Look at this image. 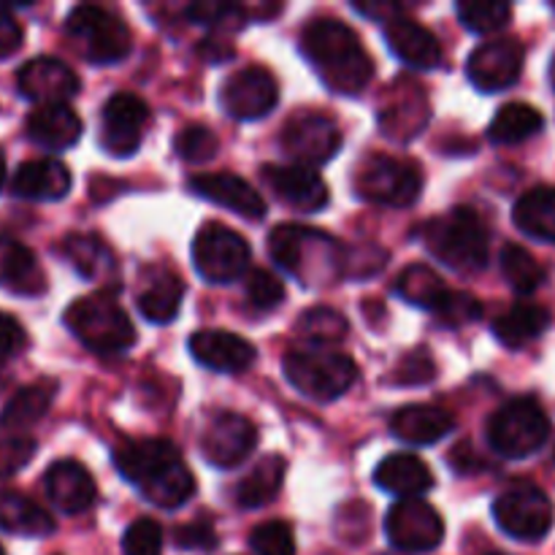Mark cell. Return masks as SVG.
<instances>
[{
    "instance_id": "cell-1",
    "label": "cell",
    "mask_w": 555,
    "mask_h": 555,
    "mask_svg": "<svg viewBox=\"0 0 555 555\" xmlns=\"http://www.w3.org/2000/svg\"><path fill=\"white\" fill-rule=\"evenodd\" d=\"M114 466L144 499L177 509L195 493V477L177 444L166 439H125L114 448Z\"/></svg>"
},
{
    "instance_id": "cell-2",
    "label": "cell",
    "mask_w": 555,
    "mask_h": 555,
    "mask_svg": "<svg viewBox=\"0 0 555 555\" xmlns=\"http://www.w3.org/2000/svg\"><path fill=\"white\" fill-rule=\"evenodd\" d=\"M301 52L336 95H358L374 79V60L361 38L339 20H314L301 33Z\"/></svg>"
},
{
    "instance_id": "cell-25",
    "label": "cell",
    "mask_w": 555,
    "mask_h": 555,
    "mask_svg": "<svg viewBox=\"0 0 555 555\" xmlns=\"http://www.w3.org/2000/svg\"><path fill=\"white\" fill-rule=\"evenodd\" d=\"M70 171L54 157L25 160L11 179V193L27 201H60L70 193Z\"/></svg>"
},
{
    "instance_id": "cell-34",
    "label": "cell",
    "mask_w": 555,
    "mask_h": 555,
    "mask_svg": "<svg viewBox=\"0 0 555 555\" xmlns=\"http://www.w3.org/2000/svg\"><path fill=\"white\" fill-rule=\"evenodd\" d=\"M63 255L81 280H112L117 260L95 233H70L63 242Z\"/></svg>"
},
{
    "instance_id": "cell-20",
    "label": "cell",
    "mask_w": 555,
    "mask_h": 555,
    "mask_svg": "<svg viewBox=\"0 0 555 555\" xmlns=\"http://www.w3.org/2000/svg\"><path fill=\"white\" fill-rule=\"evenodd\" d=\"M263 179L271 188V193L287 204L291 209L304 211V215H312L328 206V184L323 182L314 168L309 166H263Z\"/></svg>"
},
{
    "instance_id": "cell-49",
    "label": "cell",
    "mask_w": 555,
    "mask_h": 555,
    "mask_svg": "<svg viewBox=\"0 0 555 555\" xmlns=\"http://www.w3.org/2000/svg\"><path fill=\"white\" fill-rule=\"evenodd\" d=\"M437 377V366H434L431 356L426 350H415L410 356L401 358L399 369L393 374V383L399 385H426Z\"/></svg>"
},
{
    "instance_id": "cell-26",
    "label": "cell",
    "mask_w": 555,
    "mask_h": 555,
    "mask_svg": "<svg viewBox=\"0 0 555 555\" xmlns=\"http://www.w3.org/2000/svg\"><path fill=\"white\" fill-rule=\"evenodd\" d=\"M0 287L25 298L47 293V276L36 255L5 233H0Z\"/></svg>"
},
{
    "instance_id": "cell-48",
    "label": "cell",
    "mask_w": 555,
    "mask_h": 555,
    "mask_svg": "<svg viewBox=\"0 0 555 555\" xmlns=\"http://www.w3.org/2000/svg\"><path fill=\"white\" fill-rule=\"evenodd\" d=\"M188 16L209 27H236L247 20V9L231 3H195L188 9Z\"/></svg>"
},
{
    "instance_id": "cell-33",
    "label": "cell",
    "mask_w": 555,
    "mask_h": 555,
    "mask_svg": "<svg viewBox=\"0 0 555 555\" xmlns=\"http://www.w3.org/2000/svg\"><path fill=\"white\" fill-rule=\"evenodd\" d=\"M513 220L526 236L537 242H555V188L540 184L520 195L513 209Z\"/></svg>"
},
{
    "instance_id": "cell-30",
    "label": "cell",
    "mask_w": 555,
    "mask_h": 555,
    "mask_svg": "<svg viewBox=\"0 0 555 555\" xmlns=\"http://www.w3.org/2000/svg\"><path fill=\"white\" fill-rule=\"evenodd\" d=\"M184 298V282L177 271L166 266H152L150 274L144 276L139 291V312L150 323L166 325L179 314Z\"/></svg>"
},
{
    "instance_id": "cell-4",
    "label": "cell",
    "mask_w": 555,
    "mask_h": 555,
    "mask_svg": "<svg viewBox=\"0 0 555 555\" xmlns=\"http://www.w3.org/2000/svg\"><path fill=\"white\" fill-rule=\"evenodd\" d=\"M423 244L439 263L455 271H482L491 258V233L486 220L469 206H455L423 228Z\"/></svg>"
},
{
    "instance_id": "cell-55",
    "label": "cell",
    "mask_w": 555,
    "mask_h": 555,
    "mask_svg": "<svg viewBox=\"0 0 555 555\" xmlns=\"http://www.w3.org/2000/svg\"><path fill=\"white\" fill-rule=\"evenodd\" d=\"M356 11H361V14L366 16H379L383 22H393L396 14H401V5L396 3H356Z\"/></svg>"
},
{
    "instance_id": "cell-29",
    "label": "cell",
    "mask_w": 555,
    "mask_h": 555,
    "mask_svg": "<svg viewBox=\"0 0 555 555\" xmlns=\"http://www.w3.org/2000/svg\"><path fill=\"white\" fill-rule=\"evenodd\" d=\"M374 482L385 493L399 499H421L434 488V472L412 453H393L374 469Z\"/></svg>"
},
{
    "instance_id": "cell-7",
    "label": "cell",
    "mask_w": 555,
    "mask_h": 555,
    "mask_svg": "<svg viewBox=\"0 0 555 555\" xmlns=\"http://www.w3.org/2000/svg\"><path fill=\"white\" fill-rule=\"evenodd\" d=\"M547 437H551V417L531 396L507 401L488 421V442L509 461H524L540 453Z\"/></svg>"
},
{
    "instance_id": "cell-41",
    "label": "cell",
    "mask_w": 555,
    "mask_h": 555,
    "mask_svg": "<svg viewBox=\"0 0 555 555\" xmlns=\"http://www.w3.org/2000/svg\"><path fill=\"white\" fill-rule=\"evenodd\" d=\"M455 14H459L461 25L472 33H496L502 27H507L513 9L507 3H486V0H461L455 5Z\"/></svg>"
},
{
    "instance_id": "cell-45",
    "label": "cell",
    "mask_w": 555,
    "mask_h": 555,
    "mask_svg": "<svg viewBox=\"0 0 555 555\" xmlns=\"http://www.w3.org/2000/svg\"><path fill=\"white\" fill-rule=\"evenodd\" d=\"M249 547L255 555H298L296 534L285 520H269L249 534Z\"/></svg>"
},
{
    "instance_id": "cell-15",
    "label": "cell",
    "mask_w": 555,
    "mask_h": 555,
    "mask_svg": "<svg viewBox=\"0 0 555 555\" xmlns=\"http://www.w3.org/2000/svg\"><path fill=\"white\" fill-rule=\"evenodd\" d=\"M276 101H280V85L263 65H247L236 70L228 76L220 90V106L225 108L228 117L242 119V122H253L271 114Z\"/></svg>"
},
{
    "instance_id": "cell-53",
    "label": "cell",
    "mask_w": 555,
    "mask_h": 555,
    "mask_svg": "<svg viewBox=\"0 0 555 555\" xmlns=\"http://www.w3.org/2000/svg\"><path fill=\"white\" fill-rule=\"evenodd\" d=\"M450 466H453L455 472H459V475H475L477 469H482V459H480V453H477V450H472V444H459V448L453 450V453H450Z\"/></svg>"
},
{
    "instance_id": "cell-46",
    "label": "cell",
    "mask_w": 555,
    "mask_h": 555,
    "mask_svg": "<svg viewBox=\"0 0 555 555\" xmlns=\"http://www.w3.org/2000/svg\"><path fill=\"white\" fill-rule=\"evenodd\" d=\"M125 555H163V529L157 520L139 518L122 537Z\"/></svg>"
},
{
    "instance_id": "cell-47",
    "label": "cell",
    "mask_w": 555,
    "mask_h": 555,
    "mask_svg": "<svg viewBox=\"0 0 555 555\" xmlns=\"http://www.w3.org/2000/svg\"><path fill=\"white\" fill-rule=\"evenodd\" d=\"M36 439L25 437V434H14V437L0 439V480H9L16 472L25 469L36 455Z\"/></svg>"
},
{
    "instance_id": "cell-36",
    "label": "cell",
    "mask_w": 555,
    "mask_h": 555,
    "mask_svg": "<svg viewBox=\"0 0 555 555\" xmlns=\"http://www.w3.org/2000/svg\"><path fill=\"white\" fill-rule=\"evenodd\" d=\"M0 529L20 537H47L54 531V520L25 493L0 491Z\"/></svg>"
},
{
    "instance_id": "cell-56",
    "label": "cell",
    "mask_w": 555,
    "mask_h": 555,
    "mask_svg": "<svg viewBox=\"0 0 555 555\" xmlns=\"http://www.w3.org/2000/svg\"><path fill=\"white\" fill-rule=\"evenodd\" d=\"M5 182V160H3V152H0V188Z\"/></svg>"
},
{
    "instance_id": "cell-13",
    "label": "cell",
    "mask_w": 555,
    "mask_h": 555,
    "mask_svg": "<svg viewBox=\"0 0 555 555\" xmlns=\"http://www.w3.org/2000/svg\"><path fill=\"white\" fill-rule=\"evenodd\" d=\"M341 130L328 114L298 112L282 128V150L298 166H320L339 152Z\"/></svg>"
},
{
    "instance_id": "cell-59",
    "label": "cell",
    "mask_w": 555,
    "mask_h": 555,
    "mask_svg": "<svg viewBox=\"0 0 555 555\" xmlns=\"http://www.w3.org/2000/svg\"><path fill=\"white\" fill-rule=\"evenodd\" d=\"M0 555H3V547H0Z\"/></svg>"
},
{
    "instance_id": "cell-8",
    "label": "cell",
    "mask_w": 555,
    "mask_h": 555,
    "mask_svg": "<svg viewBox=\"0 0 555 555\" xmlns=\"http://www.w3.org/2000/svg\"><path fill=\"white\" fill-rule=\"evenodd\" d=\"M358 198L369 204L406 209L423 193V168L415 160L393 155H369L352 177Z\"/></svg>"
},
{
    "instance_id": "cell-52",
    "label": "cell",
    "mask_w": 555,
    "mask_h": 555,
    "mask_svg": "<svg viewBox=\"0 0 555 555\" xmlns=\"http://www.w3.org/2000/svg\"><path fill=\"white\" fill-rule=\"evenodd\" d=\"M173 537H177V545L184 547V551H211V547H217L215 529L206 524L182 526Z\"/></svg>"
},
{
    "instance_id": "cell-40",
    "label": "cell",
    "mask_w": 555,
    "mask_h": 555,
    "mask_svg": "<svg viewBox=\"0 0 555 555\" xmlns=\"http://www.w3.org/2000/svg\"><path fill=\"white\" fill-rule=\"evenodd\" d=\"M298 331L307 336V345L314 347H331L339 345L347 334H350V323L345 314H339L331 307H314L301 314L298 320Z\"/></svg>"
},
{
    "instance_id": "cell-5",
    "label": "cell",
    "mask_w": 555,
    "mask_h": 555,
    "mask_svg": "<svg viewBox=\"0 0 555 555\" xmlns=\"http://www.w3.org/2000/svg\"><path fill=\"white\" fill-rule=\"evenodd\" d=\"M63 320L70 334L98 356H119L135 345V328L128 312L108 293L76 298L65 309Z\"/></svg>"
},
{
    "instance_id": "cell-38",
    "label": "cell",
    "mask_w": 555,
    "mask_h": 555,
    "mask_svg": "<svg viewBox=\"0 0 555 555\" xmlns=\"http://www.w3.org/2000/svg\"><path fill=\"white\" fill-rule=\"evenodd\" d=\"M396 293H399L404 301L434 312V309L442 304V298L450 293V287L444 285V280L431 269V266L415 263L399 274V280H396Z\"/></svg>"
},
{
    "instance_id": "cell-10",
    "label": "cell",
    "mask_w": 555,
    "mask_h": 555,
    "mask_svg": "<svg viewBox=\"0 0 555 555\" xmlns=\"http://www.w3.org/2000/svg\"><path fill=\"white\" fill-rule=\"evenodd\" d=\"M493 518L499 529L513 540L540 542L553 529L555 509L542 488L531 482H515L493 502Z\"/></svg>"
},
{
    "instance_id": "cell-17",
    "label": "cell",
    "mask_w": 555,
    "mask_h": 555,
    "mask_svg": "<svg viewBox=\"0 0 555 555\" xmlns=\"http://www.w3.org/2000/svg\"><path fill=\"white\" fill-rule=\"evenodd\" d=\"M526 49L518 38H493L480 43L466 60V76L480 92H502L524 74Z\"/></svg>"
},
{
    "instance_id": "cell-16",
    "label": "cell",
    "mask_w": 555,
    "mask_h": 555,
    "mask_svg": "<svg viewBox=\"0 0 555 555\" xmlns=\"http://www.w3.org/2000/svg\"><path fill=\"white\" fill-rule=\"evenodd\" d=\"M150 106L133 92H117L103 103L101 112V146L114 157H130L144 141L150 125Z\"/></svg>"
},
{
    "instance_id": "cell-9",
    "label": "cell",
    "mask_w": 555,
    "mask_h": 555,
    "mask_svg": "<svg viewBox=\"0 0 555 555\" xmlns=\"http://www.w3.org/2000/svg\"><path fill=\"white\" fill-rule=\"evenodd\" d=\"M65 30L76 52L92 65H114L133 49V33L122 16L101 5H76L65 20Z\"/></svg>"
},
{
    "instance_id": "cell-37",
    "label": "cell",
    "mask_w": 555,
    "mask_h": 555,
    "mask_svg": "<svg viewBox=\"0 0 555 555\" xmlns=\"http://www.w3.org/2000/svg\"><path fill=\"white\" fill-rule=\"evenodd\" d=\"M542 128H545V117H542L540 108L524 101H513L499 108L496 117L491 119L488 135H491L493 144H524Z\"/></svg>"
},
{
    "instance_id": "cell-51",
    "label": "cell",
    "mask_w": 555,
    "mask_h": 555,
    "mask_svg": "<svg viewBox=\"0 0 555 555\" xmlns=\"http://www.w3.org/2000/svg\"><path fill=\"white\" fill-rule=\"evenodd\" d=\"M22 41H25V30H22L20 20L5 5H0V60L20 52Z\"/></svg>"
},
{
    "instance_id": "cell-27",
    "label": "cell",
    "mask_w": 555,
    "mask_h": 555,
    "mask_svg": "<svg viewBox=\"0 0 555 555\" xmlns=\"http://www.w3.org/2000/svg\"><path fill=\"white\" fill-rule=\"evenodd\" d=\"M455 428L453 412L437 404H406L390 417V431L406 444H434Z\"/></svg>"
},
{
    "instance_id": "cell-23",
    "label": "cell",
    "mask_w": 555,
    "mask_h": 555,
    "mask_svg": "<svg viewBox=\"0 0 555 555\" xmlns=\"http://www.w3.org/2000/svg\"><path fill=\"white\" fill-rule=\"evenodd\" d=\"M43 486H47L54 507L68 515L87 513L98 496L95 480L79 461H57V464L49 466Z\"/></svg>"
},
{
    "instance_id": "cell-24",
    "label": "cell",
    "mask_w": 555,
    "mask_h": 555,
    "mask_svg": "<svg viewBox=\"0 0 555 555\" xmlns=\"http://www.w3.org/2000/svg\"><path fill=\"white\" fill-rule=\"evenodd\" d=\"M385 43L401 63L412 65V68L428 70L442 65V43L431 30H426L421 22L410 20V16H396L393 22H388Z\"/></svg>"
},
{
    "instance_id": "cell-39",
    "label": "cell",
    "mask_w": 555,
    "mask_h": 555,
    "mask_svg": "<svg viewBox=\"0 0 555 555\" xmlns=\"http://www.w3.org/2000/svg\"><path fill=\"white\" fill-rule=\"evenodd\" d=\"M502 274L509 282L515 293L520 296H529V293L540 291V285L545 282V269L540 266V260L529 253V249L518 247V244H507L502 249Z\"/></svg>"
},
{
    "instance_id": "cell-12",
    "label": "cell",
    "mask_w": 555,
    "mask_h": 555,
    "mask_svg": "<svg viewBox=\"0 0 555 555\" xmlns=\"http://www.w3.org/2000/svg\"><path fill=\"white\" fill-rule=\"evenodd\" d=\"M388 542L401 553H431L444 540V520L423 499H399L385 518Z\"/></svg>"
},
{
    "instance_id": "cell-3",
    "label": "cell",
    "mask_w": 555,
    "mask_h": 555,
    "mask_svg": "<svg viewBox=\"0 0 555 555\" xmlns=\"http://www.w3.org/2000/svg\"><path fill=\"white\" fill-rule=\"evenodd\" d=\"M269 255L304 285H328L347 274V249L318 228L293 222L274 228L269 236Z\"/></svg>"
},
{
    "instance_id": "cell-58",
    "label": "cell",
    "mask_w": 555,
    "mask_h": 555,
    "mask_svg": "<svg viewBox=\"0 0 555 555\" xmlns=\"http://www.w3.org/2000/svg\"><path fill=\"white\" fill-rule=\"evenodd\" d=\"M488 555H504V553H488Z\"/></svg>"
},
{
    "instance_id": "cell-35",
    "label": "cell",
    "mask_w": 555,
    "mask_h": 555,
    "mask_svg": "<svg viewBox=\"0 0 555 555\" xmlns=\"http://www.w3.org/2000/svg\"><path fill=\"white\" fill-rule=\"evenodd\" d=\"M285 472H287V461L282 459V455L276 453L263 455V459L249 469V475L238 482L236 502L242 504L244 509H258V507H266V504H271L276 493L282 491Z\"/></svg>"
},
{
    "instance_id": "cell-44",
    "label": "cell",
    "mask_w": 555,
    "mask_h": 555,
    "mask_svg": "<svg viewBox=\"0 0 555 555\" xmlns=\"http://www.w3.org/2000/svg\"><path fill=\"white\" fill-rule=\"evenodd\" d=\"M434 314H437V320L444 328H464V325L482 318V304L480 298L472 296V293L450 291L448 296L442 298V304L434 309Z\"/></svg>"
},
{
    "instance_id": "cell-54",
    "label": "cell",
    "mask_w": 555,
    "mask_h": 555,
    "mask_svg": "<svg viewBox=\"0 0 555 555\" xmlns=\"http://www.w3.org/2000/svg\"><path fill=\"white\" fill-rule=\"evenodd\" d=\"M201 54L209 60H215V63H220V60H231L233 43L222 41V38H206V41L201 43Z\"/></svg>"
},
{
    "instance_id": "cell-11",
    "label": "cell",
    "mask_w": 555,
    "mask_h": 555,
    "mask_svg": "<svg viewBox=\"0 0 555 555\" xmlns=\"http://www.w3.org/2000/svg\"><path fill=\"white\" fill-rule=\"evenodd\" d=\"M249 244L222 222H206L193 238V263L211 285H228L249 269Z\"/></svg>"
},
{
    "instance_id": "cell-31",
    "label": "cell",
    "mask_w": 555,
    "mask_h": 555,
    "mask_svg": "<svg viewBox=\"0 0 555 555\" xmlns=\"http://www.w3.org/2000/svg\"><path fill=\"white\" fill-rule=\"evenodd\" d=\"M54 393H57V383L54 379H41V383L25 385L16 390L9 399V404L0 412V428L3 431H25V428L36 426L52 406Z\"/></svg>"
},
{
    "instance_id": "cell-32",
    "label": "cell",
    "mask_w": 555,
    "mask_h": 555,
    "mask_svg": "<svg viewBox=\"0 0 555 555\" xmlns=\"http://www.w3.org/2000/svg\"><path fill=\"white\" fill-rule=\"evenodd\" d=\"M547 325H551V312H547L545 307L520 301L513 304L507 312L499 314L496 323H493V334H496V339L502 341L504 347L518 350V347H526L529 341L540 339L547 331Z\"/></svg>"
},
{
    "instance_id": "cell-22",
    "label": "cell",
    "mask_w": 555,
    "mask_h": 555,
    "mask_svg": "<svg viewBox=\"0 0 555 555\" xmlns=\"http://www.w3.org/2000/svg\"><path fill=\"white\" fill-rule=\"evenodd\" d=\"M190 352L201 366L220 374L247 372L258 358L255 347L231 331H198L190 336Z\"/></svg>"
},
{
    "instance_id": "cell-43",
    "label": "cell",
    "mask_w": 555,
    "mask_h": 555,
    "mask_svg": "<svg viewBox=\"0 0 555 555\" xmlns=\"http://www.w3.org/2000/svg\"><path fill=\"white\" fill-rule=\"evenodd\" d=\"M244 296H247L253 309L271 312L285 298V282L276 274H271L269 269H253L247 274V280H244Z\"/></svg>"
},
{
    "instance_id": "cell-14",
    "label": "cell",
    "mask_w": 555,
    "mask_h": 555,
    "mask_svg": "<svg viewBox=\"0 0 555 555\" xmlns=\"http://www.w3.org/2000/svg\"><path fill=\"white\" fill-rule=\"evenodd\" d=\"M377 119L383 133L399 144L417 139L431 119V108H428V98L421 81L396 79L379 98Z\"/></svg>"
},
{
    "instance_id": "cell-6",
    "label": "cell",
    "mask_w": 555,
    "mask_h": 555,
    "mask_svg": "<svg viewBox=\"0 0 555 555\" xmlns=\"http://www.w3.org/2000/svg\"><path fill=\"white\" fill-rule=\"evenodd\" d=\"M285 377L309 399L328 404L356 385L358 366L350 356L334 347H296L285 356Z\"/></svg>"
},
{
    "instance_id": "cell-28",
    "label": "cell",
    "mask_w": 555,
    "mask_h": 555,
    "mask_svg": "<svg viewBox=\"0 0 555 555\" xmlns=\"http://www.w3.org/2000/svg\"><path fill=\"white\" fill-rule=\"evenodd\" d=\"M27 139L49 152H63L81 139V119L68 103L33 108L27 117Z\"/></svg>"
},
{
    "instance_id": "cell-42",
    "label": "cell",
    "mask_w": 555,
    "mask_h": 555,
    "mask_svg": "<svg viewBox=\"0 0 555 555\" xmlns=\"http://www.w3.org/2000/svg\"><path fill=\"white\" fill-rule=\"evenodd\" d=\"M173 150L184 163H209L220 152V139L206 125H188L173 139Z\"/></svg>"
},
{
    "instance_id": "cell-19",
    "label": "cell",
    "mask_w": 555,
    "mask_h": 555,
    "mask_svg": "<svg viewBox=\"0 0 555 555\" xmlns=\"http://www.w3.org/2000/svg\"><path fill=\"white\" fill-rule=\"evenodd\" d=\"M16 87L22 98L38 103V106H52V103H65L79 95V76L68 63L57 57H33L16 74Z\"/></svg>"
},
{
    "instance_id": "cell-60",
    "label": "cell",
    "mask_w": 555,
    "mask_h": 555,
    "mask_svg": "<svg viewBox=\"0 0 555 555\" xmlns=\"http://www.w3.org/2000/svg\"><path fill=\"white\" fill-rule=\"evenodd\" d=\"M553 459H555V453H553Z\"/></svg>"
},
{
    "instance_id": "cell-50",
    "label": "cell",
    "mask_w": 555,
    "mask_h": 555,
    "mask_svg": "<svg viewBox=\"0 0 555 555\" xmlns=\"http://www.w3.org/2000/svg\"><path fill=\"white\" fill-rule=\"evenodd\" d=\"M25 345H27V334L20 325V320L0 312V363L20 356V352L25 350Z\"/></svg>"
},
{
    "instance_id": "cell-21",
    "label": "cell",
    "mask_w": 555,
    "mask_h": 555,
    "mask_svg": "<svg viewBox=\"0 0 555 555\" xmlns=\"http://www.w3.org/2000/svg\"><path fill=\"white\" fill-rule=\"evenodd\" d=\"M190 190L204 201H211V204L244 217V220H263L266 217L263 195L247 179L231 171L198 173V177L190 179Z\"/></svg>"
},
{
    "instance_id": "cell-57",
    "label": "cell",
    "mask_w": 555,
    "mask_h": 555,
    "mask_svg": "<svg viewBox=\"0 0 555 555\" xmlns=\"http://www.w3.org/2000/svg\"><path fill=\"white\" fill-rule=\"evenodd\" d=\"M551 85H553V90H555V57H553V63H551Z\"/></svg>"
},
{
    "instance_id": "cell-18",
    "label": "cell",
    "mask_w": 555,
    "mask_h": 555,
    "mask_svg": "<svg viewBox=\"0 0 555 555\" xmlns=\"http://www.w3.org/2000/svg\"><path fill=\"white\" fill-rule=\"evenodd\" d=\"M255 444H258V428L238 412H220L217 417H211L201 437L204 459L217 469H233L247 461Z\"/></svg>"
}]
</instances>
